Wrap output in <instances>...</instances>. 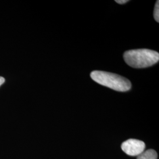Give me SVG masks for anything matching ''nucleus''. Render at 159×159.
<instances>
[{"mask_svg":"<svg viewBox=\"0 0 159 159\" xmlns=\"http://www.w3.org/2000/svg\"><path fill=\"white\" fill-rule=\"evenodd\" d=\"M121 148L122 150L127 155L138 156L144 151L146 145L143 141L130 139L123 143Z\"/></svg>","mask_w":159,"mask_h":159,"instance_id":"3","label":"nucleus"},{"mask_svg":"<svg viewBox=\"0 0 159 159\" xmlns=\"http://www.w3.org/2000/svg\"><path fill=\"white\" fill-rule=\"evenodd\" d=\"M123 58L127 64L131 67L146 68L158 63L159 54L149 49H136L125 51Z\"/></svg>","mask_w":159,"mask_h":159,"instance_id":"1","label":"nucleus"},{"mask_svg":"<svg viewBox=\"0 0 159 159\" xmlns=\"http://www.w3.org/2000/svg\"><path fill=\"white\" fill-rule=\"evenodd\" d=\"M5 82V79L2 77H0V86Z\"/></svg>","mask_w":159,"mask_h":159,"instance_id":"7","label":"nucleus"},{"mask_svg":"<svg viewBox=\"0 0 159 159\" xmlns=\"http://www.w3.org/2000/svg\"><path fill=\"white\" fill-rule=\"evenodd\" d=\"M154 18L155 20L159 23V1H157L156 3L155 4L154 7Z\"/></svg>","mask_w":159,"mask_h":159,"instance_id":"5","label":"nucleus"},{"mask_svg":"<svg viewBox=\"0 0 159 159\" xmlns=\"http://www.w3.org/2000/svg\"><path fill=\"white\" fill-rule=\"evenodd\" d=\"M115 1L119 4H124L126 2H127L129 1L128 0H116Z\"/></svg>","mask_w":159,"mask_h":159,"instance_id":"6","label":"nucleus"},{"mask_svg":"<svg viewBox=\"0 0 159 159\" xmlns=\"http://www.w3.org/2000/svg\"><path fill=\"white\" fill-rule=\"evenodd\" d=\"M157 153L153 149H148L139 154L137 159H157Z\"/></svg>","mask_w":159,"mask_h":159,"instance_id":"4","label":"nucleus"},{"mask_svg":"<svg viewBox=\"0 0 159 159\" xmlns=\"http://www.w3.org/2000/svg\"><path fill=\"white\" fill-rule=\"evenodd\" d=\"M91 79L98 84L116 91L125 92L131 89L130 81L118 74L102 71H93L90 73Z\"/></svg>","mask_w":159,"mask_h":159,"instance_id":"2","label":"nucleus"}]
</instances>
